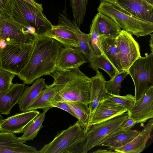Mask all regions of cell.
Returning <instances> with one entry per match:
<instances>
[{
  "instance_id": "obj_1",
  "label": "cell",
  "mask_w": 153,
  "mask_h": 153,
  "mask_svg": "<svg viewBox=\"0 0 153 153\" xmlns=\"http://www.w3.org/2000/svg\"><path fill=\"white\" fill-rule=\"evenodd\" d=\"M62 47L53 39L38 37L27 63L17 76L25 85L31 84L43 76H51L56 71V60Z\"/></svg>"
},
{
  "instance_id": "obj_2",
  "label": "cell",
  "mask_w": 153,
  "mask_h": 153,
  "mask_svg": "<svg viewBox=\"0 0 153 153\" xmlns=\"http://www.w3.org/2000/svg\"><path fill=\"white\" fill-rule=\"evenodd\" d=\"M61 71L65 85L52 102H78L88 105L90 102L91 78L82 72L79 68Z\"/></svg>"
},
{
  "instance_id": "obj_3",
  "label": "cell",
  "mask_w": 153,
  "mask_h": 153,
  "mask_svg": "<svg viewBox=\"0 0 153 153\" xmlns=\"http://www.w3.org/2000/svg\"><path fill=\"white\" fill-rule=\"evenodd\" d=\"M6 12L18 23L27 22L36 29L39 37L44 36L53 25L42 11L22 0H7Z\"/></svg>"
},
{
  "instance_id": "obj_4",
  "label": "cell",
  "mask_w": 153,
  "mask_h": 153,
  "mask_svg": "<svg viewBox=\"0 0 153 153\" xmlns=\"http://www.w3.org/2000/svg\"><path fill=\"white\" fill-rule=\"evenodd\" d=\"M85 139V130L78 120L67 129L58 132L38 153H82Z\"/></svg>"
},
{
  "instance_id": "obj_5",
  "label": "cell",
  "mask_w": 153,
  "mask_h": 153,
  "mask_svg": "<svg viewBox=\"0 0 153 153\" xmlns=\"http://www.w3.org/2000/svg\"><path fill=\"white\" fill-rule=\"evenodd\" d=\"M97 11L108 16L123 30L137 37L146 36L153 32V23L125 13L109 3L101 2Z\"/></svg>"
},
{
  "instance_id": "obj_6",
  "label": "cell",
  "mask_w": 153,
  "mask_h": 153,
  "mask_svg": "<svg viewBox=\"0 0 153 153\" xmlns=\"http://www.w3.org/2000/svg\"><path fill=\"white\" fill-rule=\"evenodd\" d=\"M128 73L135 87V101L153 86V53L136 60L129 68Z\"/></svg>"
},
{
  "instance_id": "obj_7",
  "label": "cell",
  "mask_w": 153,
  "mask_h": 153,
  "mask_svg": "<svg viewBox=\"0 0 153 153\" xmlns=\"http://www.w3.org/2000/svg\"><path fill=\"white\" fill-rule=\"evenodd\" d=\"M34 44L7 45L0 50L1 68L17 75L27 63Z\"/></svg>"
},
{
  "instance_id": "obj_8",
  "label": "cell",
  "mask_w": 153,
  "mask_h": 153,
  "mask_svg": "<svg viewBox=\"0 0 153 153\" xmlns=\"http://www.w3.org/2000/svg\"><path fill=\"white\" fill-rule=\"evenodd\" d=\"M1 38L7 45H22L33 43L38 37L27 29L13 20L9 14L0 8Z\"/></svg>"
},
{
  "instance_id": "obj_9",
  "label": "cell",
  "mask_w": 153,
  "mask_h": 153,
  "mask_svg": "<svg viewBox=\"0 0 153 153\" xmlns=\"http://www.w3.org/2000/svg\"><path fill=\"white\" fill-rule=\"evenodd\" d=\"M128 117L127 112L91 126L86 134L82 153L97 146L104 139L119 131Z\"/></svg>"
},
{
  "instance_id": "obj_10",
  "label": "cell",
  "mask_w": 153,
  "mask_h": 153,
  "mask_svg": "<svg viewBox=\"0 0 153 153\" xmlns=\"http://www.w3.org/2000/svg\"><path fill=\"white\" fill-rule=\"evenodd\" d=\"M116 39L122 70H128L141 56L139 45L131 34L123 30H121Z\"/></svg>"
},
{
  "instance_id": "obj_11",
  "label": "cell",
  "mask_w": 153,
  "mask_h": 153,
  "mask_svg": "<svg viewBox=\"0 0 153 153\" xmlns=\"http://www.w3.org/2000/svg\"><path fill=\"white\" fill-rule=\"evenodd\" d=\"M51 76L54 79L53 83L49 85H46L39 95L30 104L26 111L51 107V102L64 87L65 82L61 71H56Z\"/></svg>"
},
{
  "instance_id": "obj_12",
  "label": "cell",
  "mask_w": 153,
  "mask_h": 153,
  "mask_svg": "<svg viewBox=\"0 0 153 153\" xmlns=\"http://www.w3.org/2000/svg\"><path fill=\"white\" fill-rule=\"evenodd\" d=\"M128 117L136 124L143 123L153 118V86L148 89L128 110Z\"/></svg>"
},
{
  "instance_id": "obj_13",
  "label": "cell",
  "mask_w": 153,
  "mask_h": 153,
  "mask_svg": "<svg viewBox=\"0 0 153 153\" xmlns=\"http://www.w3.org/2000/svg\"><path fill=\"white\" fill-rule=\"evenodd\" d=\"M40 114L36 110L16 113L0 122V132L23 133L30 122Z\"/></svg>"
},
{
  "instance_id": "obj_14",
  "label": "cell",
  "mask_w": 153,
  "mask_h": 153,
  "mask_svg": "<svg viewBox=\"0 0 153 153\" xmlns=\"http://www.w3.org/2000/svg\"><path fill=\"white\" fill-rule=\"evenodd\" d=\"M58 19L59 24L65 26L76 35L78 39L79 46L74 48L82 53L90 62L96 55L91 46L88 34L81 31L73 20H71L65 13H60Z\"/></svg>"
},
{
  "instance_id": "obj_15",
  "label": "cell",
  "mask_w": 153,
  "mask_h": 153,
  "mask_svg": "<svg viewBox=\"0 0 153 153\" xmlns=\"http://www.w3.org/2000/svg\"><path fill=\"white\" fill-rule=\"evenodd\" d=\"M125 13L139 19L153 23V5L144 0H117Z\"/></svg>"
},
{
  "instance_id": "obj_16",
  "label": "cell",
  "mask_w": 153,
  "mask_h": 153,
  "mask_svg": "<svg viewBox=\"0 0 153 153\" xmlns=\"http://www.w3.org/2000/svg\"><path fill=\"white\" fill-rule=\"evenodd\" d=\"M89 61L82 53L74 48H62L58 55L56 64V71H64L79 68Z\"/></svg>"
},
{
  "instance_id": "obj_17",
  "label": "cell",
  "mask_w": 153,
  "mask_h": 153,
  "mask_svg": "<svg viewBox=\"0 0 153 153\" xmlns=\"http://www.w3.org/2000/svg\"><path fill=\"white\" fill-rule=\"evenodd\" d=\"M90 78V102L88 105L89 111V124L99 103L105 99L107 96V91L105 86L106 81L102 73L98 70L96 75Z\"/></svg>"
},
{
  "instance_id": "obj_18",
  "label": "cell",
  "mask_w": 153,
  "mask_h": 153,
  "mask_svg": "<svg viewBox=\"0 0 153 153\" xmlns=\"http://www.w3.org/2000/svg\"><path fill=\"white\" fill-rule=\"evenodd\" d=\"M38 153L36 148L22 142L14 133L0 132V153Z\"/></svg>"
},
{
  "instance_id": "obj_19",
  "label": "cell",
  "mask_w": 153,
  "mask_h": 153,
  "mask_svg": "<svg viewBox=\"0 0 153 153\" xmlns=\"http://www.w3.org/2000/svg\"><path fill=\"white\" fill-rule=\"evenodd\" d=\"M153 129L152 118L149 121L143 130L130 142L125 145L114 150L117 153H139L143 151L146 143L151 137L150 134Z\"/></svg>"
},
{
  "instance_id": "obj_20",
  "label": "cell",
  "mask_w": 153,
  "mask_h": 153,
  "mask_svg": "<svg viewBox=\"0 0 153 153\" xmlns=\"http://www.w3.org/2000/svg\"><path fill=\"white\" fill-rule=\"evenodd\" d=\"M127 111L128 109L122 106L109 105L102 100L98 104L89 123V129L93 125L120 115Z\"/></svg>"
},
{
  "instance_id": "obj_21",
  "label": "cell",
  "mask_w": 153,
  "mask_h": 153,
  "mask_svg": "<svg viewBox=\"0 0 153 153\" xmlns=\"http://www.w3.org/2000/svg\"><path fill=\"white\" fill-rule=\"evenodd\" d=\"M25 87L24 83L13 84L7 91L0 93V113L8 115L13 107L17 104Z\"/></svg>"
},
{
  "instance_id": "obj_22",
  "label": "cell",
  "mask_w": 153,
  "mask_h": 153,
  "mask_svg": "<svg viewBox=\"0 0 153 153\" xmlns=\"http://www.w3.org/2000/svg\"><path fill=\"white\" fill-rule=\"evenodd\" d=\"M45 36L56 40L65 48H77L79 46L78 39L75 33L62 25H53L52 29L45 34Z\"/></svg>"
},
{
  "instance_id": "obj_23",
  "label": "cell",
  "mask_w": 153,
  "mask_h": 153,
  "mask_svg": "<svg viewBox=\"0 0 153 153\" xmlns=\"http://www.w3.org/2000/svg\"><path fill=\"white\" fill-rule=\"evenodd\" d=\"M46 85L45 79L40 77L36 79L31 86H25L17 103L20 111H26L30 104L39 95Z\"/></svg>"
},
{
  "instance_id": "obj_24",
  "label": "cell",
  "mask_w": 153,
  "mask_h": 153,
  "mask_svg": "<svg viewBox=\"0 0 153 153\" xmlns=\"http://www.w3.org/2000/svg\"><path fill=\"white\" fill-rule=\"evenodd\" d=\"M136 130H130L127 132L119 130L102 140L98 146L108 147L114 150L120 148L130 142L139 133Z\"/></svg>"
},
{
  "instance_id": "obj_25",
  "label": "cell",
  "mask_w": 153,
  "mask_h": 153,
  "mask_svg": "<svg viewBox=\"0 0 153 153\" xmlns=\"http://www.w3.org/2000/svg\"><path fill=\"white\" fill-rule=\"evenodd\" d=\"M97 27L100 36L109 38H116L119 35L121 28L108 16L98 12Z\"/></svg>"
},
{
  "instance_id": "obj_26",
  "label": "cell",
  "mask_w": 153,
  "mask_h": 153,
  "mask_svg": "<svg viewBox=\"0 0 153 153\" xmlns=\"http://www.w3.org/2000/svg\"><path fill=\"white\" fill-rule=\"evenodd\" d=\"M103 53L114 65L119 72L123 71L120 64L116 38L100 36Z\"/></svg>"
},
{
  "instance_id": "obj_27",
  "label": "cell",
  "mask_w": 153,
  "mask_h": 153,
  "mask_svg": "<svg viewBox=\"0 0 153 153\" xmlns=\"http://www.w3.org/2000/svg\"><path fill=\"white\" fill-rule=\"evenodd\" d=\"M52 107L43 109L42 113L36 116L28 124L26 127L23 134L19 137V140L23 143L33 140L36 137L40 129L43 126L42 123L44 121L45 114Z\"/></svg>"
},
{
  "instance_id": "obj_28",
  "label": "cell",
  "mask_w": 153,
  "mask_h": 153,
  "mask_svg": "<svg viewBox=\"0 0 153 153\" xmlns=\"http://www.w3.org/2000/svg\"><path fill=\"white\" fill-rule=\"evenodd\" d=\"M65 102L74 112L76 118L86 134L89 129V111L88 105L78 102Z\"/></svg>"
},
{
  "instance_id": "obj_29",
  "label": "cell",
  "mask_w": 153,
  "mask_h": 153,
  "mask_svg": "<svg viewBox=\"0 0 153 153\" xmlns=\"http://www.w3.org/2000/svg\"><path fill=\"white\" fill-rule=\"evenodd\" d=\"M89 66L96 72L99 69L103 70L111 78L119 72L103 53L101 55L94 57L90 62Z\"/></svg>"
},
{
  "instance_id": "obj_30",
  "label": "cell",
  "mask_w": 153,
  "mask_h": 153,
  "mask_svg": "<svg viewBox=\"0 0 153 153\" xmlns=\"http://www.w3.org/2000/svg\"><path fill=\"white\" fill-rule=\"evenodd\" d=\"M102 100L109 105L122 106L128 110L133 105L135 101V98L134 96L130 94L121 96L107 92L106 98Z\"/></svg>"
},
{
  "instance_id": "obj_31",
  "label": "cell",
  "mask_w": 153,
  "mask_h": 153,
  "mask_svg": "<svg viewBox=\"0 0 153 153\" xmlns=\"http://www.w3.org/2000/svg\"><path fill=\"white\" fill-rule=\"evenodd\" d=\"M73 20L79 28L84 20L88 0H70Z\"/></svg>"
},
{
  "instance_id": "obj_32",
  "label": "cell",
  "mask_w": 153,
  "mask_h": 153,
  "mask_svg": "<svg viewBox=\"0 0 153 153\" xmlns=\"http://www.w3.org/2000/svg\"><path fill=\"white\" fill-rule=\"evenodd\" d=\"M88 34L91 46L96 55H99L103 53L100 36L98 29L97 14L92 20L90 33Z\"/></svg>"
},
{
  "instance_id": "obj_33",
  "label": "cell",
  "mask_w": 153,
  "mask_h": 153,
  "mask_svg": "<svg viewBox=\"0 0 153 153\" xmlns=\"http://www.w3.org/2000/svg\"><path fill=\"white\" fill-rule=\"evenodd\" d=\"M128 74V70L123 71L117 73L110 80L105 81V86L107 92L113 94L120 95V88L122 87L121 83Z\"/></svg>"
},
{
  "instance_id": "obj_34",
  "label": "cell",
  "mask_w": 153,
  "mask_h": 153,
  "mask_svg": "<svg viewBox=\"0 0 153 153\" xmlns=\"http://www.w3.org/2000/svg\"><path fill=\"white\" fill-rule=\"evenodd\" d=\"M16 75L0 68V93L6 92L10 89L13 84L12 80Z\"/></svg>"
},
{
  "instance_id": "obj_35",
  "label": "cell",
  "mask_w": 153,
  "mask_h": 153,
  "mask_svg": "<svg viewBox=\"0 0 153 153\" xmlns=\"http://www.w3.org/2000/svg\"><path fill=\"white\" fill-rule=\"evenodd\" d=\"M51 106L52 108H57L64 110L69 113L76 118V115L71 108L65 102H51Z\"/></svg>"
},
{
  "instance_id": "obj_36",
  "label": "cell",
  "mask_w": 153,
  "mask_h": 153,
  "mask_svg": "<svg viewBox=\"0 0 153 153\" xmlns=\"http://www.w3.org/2000/svg\"><path fill=\"white\" fill-rule=\"evenodd\" d=\"M136 124V123L134 120L128 117L121 126L120 130L127 132L134 127Z\"/></svg>"
},
{
  "instance_id": "obj_37",
  "label": "cell",
  "mask_w": 153,
  "mask_h": 153,
  "mask_svg": "<svg viewBox=\"0 0 153 153\" xmlns=\"http://www.w3.org/2000/svg\"><path fill=\"white\" fill-rule=\"evenodd\" d=\"M30 4L40 10L43 11V8L42 4L39 3L36 0H22Z\"/></svg>"
},
{
  "instance_id": "obj_38",
  "label": "cell",
  "mask_w": 153,
  "mask_h": 153,
  "mask_svg": "<svg viewBox=\"0 0 153 153\" xmlns=\"http://www.w3.org/2000/svg\"><path fill=\"white\" fill-rule=\"evenodd\" d=\"M117 0H100L101 2H108L110 3L118 9L125 13L124 11L118 4L117 2Z\"/></svg>"
},
{
  "instance_id": "obj_39",
  "label": "cell",
  "mask_w": 153,
  "mask_h": 153,
  "mask_svg": "<svg viewBox=\"0 0 153 153\" xmlns=\"http://www.w3.org/2000/svg\"><path fill=\"white\" fill-rule=\"evenodd\" d=\"M95 153H117L115 151H112V150H108L106 149H98L96 151L94 152Z\"/></svg>"
},
{
  "instance_id": "obj_40",
  "label": "cell",
  "mask_w": 153,
  "mask_h": 153,
  "mask_svg": "<svg viewBox=\"0 0 153 153\" xmlns=\"http://www.w3.org/2000/svg\"><path fill=\"white\" fill-rule=\"evenodd\" d=\"M0 7L6 11L7 0H0Z\"/></svg>"
},
{
  "instance_id": "obj_41",
  "label": "cell",
  "mask_w": 153,
  "mask_h": 153,
  "mask_svg": "<svg viewBox=\"0 0 153 153\" xmlns=\"http://www.w3.org/2000/svg\"><path fill=\"white\" fill-rule=\"evenodd\" d=\"M7 44L5 40L2 39H0V50L4 48L7 45Z\"/></svg>"
},
{
  "instance_id": "obj_42",
  "label": "cell",
  "mask_w": 153,
  "mask_h": 153,
  "mask_svg": "<svg viewBox=\"0 0 153 153\" xmlns=\"http://www.w3.org/2000/svg\"><path fill=\"white\" fill-rule=\"evenodd\" d=\"M151 38L149 40V46L150 47L151 53H153V34H150Z\"/></svg>"
},
{
  "instance_id": "obj_43",
  "label": "cell",
  "mask_w": 153,
  "mask_h": 153,
  "mask_svg": "<svg viewBox=\"0 0 153 153\" xmlns=\"http://www.w3.org/2000/svg\"><path fill=\"white\" fill-rule=\"evenodd\" d=\"M149 4L153 5V0H144Z\"/></svg>"
},
{
  "instance_id": "obj_44",
  "label": "cell",
  "mask_w": 153,
  "mask_h": 153,
  "mask_svg": "<svg viewBox=\"0 0 153 153\" xmlns=\"http://www.w3.org/2000/svg\"><path fill=\"white\" fill-rule=\"evenodd\" d=\"M4 120L3 117L1 116V114L0 113V122L3 121Z\"/></svg>"
},
{
  "instance_id": "obj_45",
  "label": "cell",
  "mask_w": 153,
  "mask_h": 153,
  "mask_svg": "<svg viewBox=\"0 0 153 153\" xmlns=\"http://www.w3.org/2000/svg\"><path fill=\"white\" fill-rule=\"evenodd\" d=\"M68 0H64L65 1V3L66 2L68 1Z\"/></svg>"
},
{
  "instance_id": "obj_46",
  "label": "cell",
  "mask_w": 153,
  "mask_h": 153,
  "mask_svg": "<svg viewBox=\"0 0 153 153\" xmlns=\"http://www.w3.org/2000/svg\"><path fill=\"white\" fill-rule=\"evenodd\" d=\"M1 38V34H0V39Z\"/></svg>"
},
{
  "instance_id": "obj_47",
  "label": "cell",
  "mask_w": 153,
  "mask_h": 153,
  "mask_svg": "<svg viewBox=\"0 0 153 153\" xmlns=\"http://www.w3.org/2000/svg\"><path fill=\"white\" fill-rule=\"evenodd\" d=\"M0 68H1L0 64Z\"/></svg>"
},
{
  "instance_id": "obj_48",
  "label": "cell",
  "mask_w": 153,
  "mask_h": 153,
  "mask_svg": "<svg viewBox=\"0 0 153 153\" xmlns=\"http://www.w3.org/2000/svg\"></svg>"
}]
</instances>
